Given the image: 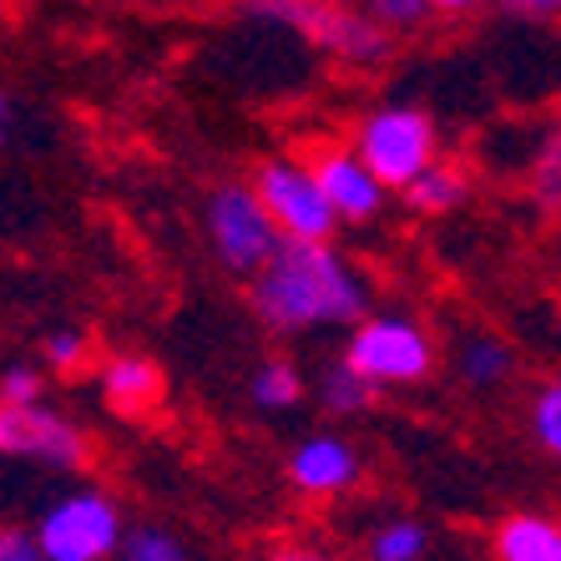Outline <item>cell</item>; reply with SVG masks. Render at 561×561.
Returning a JSON list of instances; mask_svg holds the SVG:
<instances>
[{
  "label": "cell",
  "mask_w": 561,
  "mask_h": 561,
  "mask_svg": "<svg viewBox=\"0 0 561 561\" xmlns=\"http://www.w3.org/2000/svg\"><path fill=\"white\" fill-rule=\"evenodd\" d=\"M249 304L268 334H329L359 329L375 313V288L365 268L350 263L334 243H288L249 284Z\"/></svg>",
  "instance_id": "6da1fadb"
},
{
  "label": "cell",
  "mask_w": 561,
  "mask_h": 561,
  "mask_svg": "<svg viewBox=\"0 0 561 561\" xmlns=\"http://www.w3.org/2000/svg\"><path fill=\"white\" fill-rule=\"evenodd\" d=\"M350 147L365 157V168L379 183L405 193L420 172L440 162V127L415 102H379L354 122Z\"/></svg>",
  "instance_id": "7a4b0ae2"
},
{
  "label": "cell",
  "mask_w": 561,
  "mask_h": 561,
  "mask_svg": "<svg viewBox=\"0 0 561 561\" xmlns=\"http://www.w3.org/2000/svg\"><path fill=\"white\" fill-rule=\"evenodd\" d=\"M344 359L375 385V390H410L435 375V340L410 309H375L344 340Z\"/></svg>",
  "instance_id": "3957f363"
},
{
  "label": "cell",
  "mask_w": 561,
  "mask_h": 561,
  "mask_svg": "<svg viewBox=\"0 0 561 561\" xmlns=\"http://www.w3.org/2000/svg\"><path fill=\"white\" fill-rule=\"evenodd\" d=\"M208 249L213 259L228 268L233 278H259L274 253L284 249V233H278L274 213L263 208V197L253 183H218L208 193Z\"/></svg>",
  "instance_id": "277c9868"
},
{
  "label": "cell",
  "mask_w": 561,
  "mask_h": 561,
  "mask_svg": "<svg viewBox=\"0 0 561 561\" xmlns=\"http://www.w3.org/2000/svg\"><path fill=\"white\" fill-rule=\"evenodd\" d=\"M122 506L96 485H77L36 516V541L46 561H122L127 547Z\"/></svg>",
  "instance_id": "5b68a950"
},
{
  "label": "cell",
  "mask_w": 561,
  "mask_h": 561,
  "mask_svg": "<svg viewBox=\"0 0 561 561\" xmlns=\"http://www.w3.org/2000/svg\"><path fill=\"white\" fill-rule=\"evenodd\" d=\"M253 187H259L263 208L274 213L278 233L288 243H334L340 233V213L329 208V197L319 193L309 162H294V157H263L259 172H253Z\"/></svg>",
  "instance_id": "8992f818"
},
{
  "label": "cell",
  "mask_w": 561,
  "mask_h": 561,
  "mask_svg": "<svg viewBox=\"0 0 561 561\" xmlns=\"http://www.w3.org/2000/svg\"><path fill=\"white\" fill-rule=\"evenodd\" d=\"M274 21L304 31V36L319 46L324 56H334L340 66H354V71H369V66H385L394 51V31H385L375 15H365L359 5H288V11H268Z\"/></svg>",
  "instance_id": "52a82bcc"
},
{
  "label": "cell",
  "mask_w": 561,
  "mask_h": 561,
  "mask_svg": "<svg viewBox=\"0 0 561 561\" xmlns=\"http://www.w3.org/2000/svg\"><path fill=\"white\" fill-rule=\"evenodd\" d=\"M0 456L46 470H87L92 440L71 415L41 405H0Z\"/></svg>",
  "instance_id": "ba28073f"
},
{
  "label": "cell",
  "mask_w": 561,
  "mask_h": 561,
  "mask_svg": "<svg viewBox=\"0 0 561 561\" xmlns=\"http://www.w3.org/2000/svg\"><path fill=\"white\" fill-rule=\"evenodd\" d=\"M309 172L319 183V193L329 197V208L340 213V222H375L385 213V203H390V187L365 168V157L354 152L350 142L313 147Z\"/></svg>",
  "instance_id": "9c48e42d"
},
{
  "label": "cell",
  "mask_w": 561,
  "mask_h": 561,
  "mask_svg": "<svg viewBox=\"0 0 561 561\" xmlns=\"http://www.w3.org/2000/svg\"><path fill=\"white\" fill-rule=\"evenodd\" d=\"M365 476V460L354 450L344 435L334 431H313L294 445V456H288V485L309 501H329V496H344L354 491Z\"/></svg>",
  "instance_id": "30bf717a"
},
{
  "label": "cell",
  "mask_w": 561,
  "mask_h": 561,
  "mask_svg": "<svg viewBox=\"0 0 561 561\" xmlns=\"http://www.w3.org/2000/svg\"><path fill=\"white\" fill-rule=\"evenodd\" d=\"M96 390H102L106 410L117 415H147L162 400V369L147 354H112L96 369Z\"/></svg>",
  "instance_id": "8fae6325"
},
{
  "label": "cell",
  "mask_w": 561,
  "mask_h": 561,
  "mask_svg": "<svg viewBox=\"0 0 561 561\" xmlns=\"http://www.w3.org/2000/svg\"><path fill=\"white\" fill-rule=\"evenodd\" d=\"M491 561H561V516L506 511L491 526Z\"/></svg>",
  "instance_id": "7c38bea8"
},
{
  "label": "cell",
  "mask_w": 561,
  "mask_h": 561,
  "mask_svg": "<svg viewBox=\"0 0 561 561\" xmlns=\"http://www.w3.org/2000/svg\"><path fill=\"white\" fill-rule=\"evenodd\" d=\"M450 369L466 385L470 394H496L516 379V350H511L501 334H485V329H470L456 340V354H450Z\"/></svg>",
  "instance_id": "4fadbf2b"
},
{
  "label": "cell",
  "mask_w": 561,
  "mask_h": 561,
  "mask_svg": "<svg viewBox=\"0 0 561 561\" xmlns=\"http://www.w3.org/2000/svg\"><path fill=\"white\" fill-rule=\"evenodd\" d=\"M526 203L547 218H561V117H551L541 127V137L526 152V172H522Z\"/></svg>",
  "instance_id": "5bb4252c"
},
{
  "label": "cell",
  "mask_w": 561,
  "mask_h": 561,
  "mask_svg": "<svg viewBox=\"0 0 561 561\" xmlns=\"http://www.w3.org/2000/svg\"><path fill=\"white\" fill-rule=\"evenodd\" d=\"M405 208L415 213V218H445V213L466 208L470 197V172L460 168V162H450V157H440L435 168H425L415 178V183L405 187Z\"/></svg>",
  "instance_id": "9a60e30c"
},
{
  "label": "cell",
  "mask_w": 561,
  "mask_h": 561,
  "mask_svg": "<svg viewBox=\"0 0 561 561\" xmlns=\"http://www.w3.org/2000/svg\"><path fill=\"white\" fill-rule=\"evenodd\" d=\"M313 400H319L324 415L350 420V415H365V410L379 400V390L340 354V359H329V365L313 375Z\"/></svg>",
  "instance_id": "2e32d148"
},
{
  "label": "cell",
  "mask_w": 561,
  "mask_h": 561,
  "mask_svg": "<svg viewBox=\"0 0 561 561\" xmlns=\"http://www.w3.org/2000/svg\"><path fill=\"white\" fill-rule=\"evenodd\" d=\"M249 400L263 410V415H288L309 400V379L294 359H263L249 379Z\"/></svg>",
  "instance_id": "e0dca14e"
},
{
  "label": "cell",
  "mask_w": 561,
  "mask_h": 561,
  "mask_svg": "<svg viewBox=\"0 0 561 561\" xmlns=\"http://www.w3.org/2000/svg\"><path fill=\"white\" fill-rule=\"evenodd\" d=\"M425 557H431V526L415 522V516H390L365 541V561H425Z\"/></svg>",
  "instance_id": "ac0fdd59"
},
{
  "label": "cell",
  "mask_w": 561,
  "mask_h": 561,
  "mask_svg": "<svg viewBox=\"0 0 561 561\" xmlns=\"http://www.w3.org/2000/svg\"><path fill=\"white\" fill-rule=\"evenodd\" d=\"M526 435L547 460L561 466V375L541 379L526 400Z\"/></svg>",
  "instance_id": "d6986e66"
},
{
  "label": "cell",
  "mask_w": 561,
  "mask_h": 561,
  "mask_svg": "<svg viewBox=\"0 0 561 561\" xmlns=\"http://www.w3.org/2000/svg\"><path fill=\"white\" fill-rule=\"evenodd\" d=\"M87 359H92V340L81 329H51L41 340V365L51 369V375H81Z\"/></svg>",
  "instance_id": "ffe728a7"
},
{
  "label": "cell",
  "mask_w": 561,
  "mask_h": 561,
  "mask_svg": "<svg viewBox=\"0 0 561 561\" xmlns=\"http://www.w3.org/2000/svg\"><path fill=\"white\" fill-rule=\"evenodd\" d=\"M41 400H46V375H41V365L15 359V365L0 369V405H41Z\"/></svg>",
  "instance_id": "44dd1931"
},
{
  "label": "cell",
  "mask_w": 561,
  "mask_h": 561,
  "mask_svg": "<svg viewBox=\"0 0 561 561\" xmlns=\"http://www.w3.org/2000/svg\"><path fill=\"white\" fill-rule=\"evenodd\" d=\"M122 561H187L183 541L162 526H137L127 536V547H122Z\"/></svg>",
  "instance_id": "7402d4cb"
},
{
  "label": "cell",
  "mask_w": 561,
  "mask_h": 561,
  "mask_svg": "<svg viewBox=\"0 0 561 561\" xmlns=\"http://www.w3.org/2000/svg\"><path fill=\"white\" fill-rule=\"evenodd\" d=\"M365 15H375L385 31H415L431 21V0H354Z\"/></svg>",
  "instance_id": "603a6c76"
},
{
  "label": "cell",
  "mask_w": 561,
  "mask_h": 561,
  "mask_svg": "<svg viewBox=\"0 0 561 561\" xmlns=\"http://www.w3.org/2000/svg\"><path fill=\"white\" fill-rule=\"evenodd\" d=\"M0 561H46L36 526H0Z\"/></svg>",
  "instance_id": "cb8c5ba5"
},
{
  "label": "cell",
  "mask_w": 561,
  "mask_h": 561,
  "mask_svg": "<svg viewBox=\"0 0 561 561\" xmlns=\"http://www.w3.org/2000/svg\"><path fill=\"white\" fill-rule=\"evenodd\" d=\"M511 15H526V21H561V0H496Z\"/></svg>",
  "instance_id": "d4e9b609"
},
{
  "label": "cell",
  "mask_w": 561,
  "mask_h": 561,
  "mask_svg": "<svg viewBox=\"0 0 561 561\" xmlns=\"http://www.w3.org/2000/svg\"><path fill=\"white\" fill-rule=\"evenodd\" d=\"M263 561H340V557H329V551H319V547H278Z\"/></svg>",
  "instance_id": "484cf974"
},
{
  "label": "cell",
  "mask_w": 561,
  "mask_h": 561,
  "mask_svg": "<svg viewBox=\"0 0 561 561\" xmlns=\"http://www.w3.org/2000/svg\"><path fill=\"white\" fill-rule=\"evenodd\" d=\"M485 0H431V11L435 15H470V11H481Z\"/></svg>",
  "instance_id": "4316f807"
},
{
  "label": "cell",
  "mask_w": 561,
  "mask_h": 561,
  "mask_svg": "<svg viewBox=\"0 0 561 561\" xmlns=\"http://www.w3.org/2000/svg\"><path fill=\"white\" fill-rule=\"evenodd\" d=\"M238 5H259L268 15V11H288V5H329V0H238Z\"/></svg>",
  "instance_id": "83f0119b"
},
{
  "label": "cell",
  "mask_w": 561,
  "mask_h": 561,
  "mask_svg": "<svg viewBox=\"0 0 561 561\" xmlns=\"http://www.w3.org/2000/svg\"><path fill=\"white\" fill-rule=\"evenodd\" d=\"M5 131H11V102L0 96V142H5Z\"/></svg>",
  "instance_id": "f1b7e54d"
},
{
  "label": "cell",
  "mask_w": 561,
  "mask_h": 561,
  "mask_svg": "<svg viewBox=\"0 0 561 561\" xmlns=\"http://www.w3.org/2000/svg\"><path fill=\"white\" fill-rule=\"evenodd\" d=\"M557 263H561V233H557Z\"/></svg>",
  "instance_id": "f546056e"
}]
</instances>
